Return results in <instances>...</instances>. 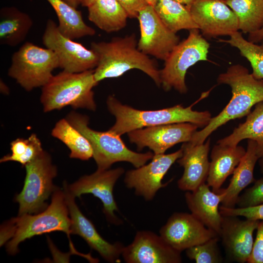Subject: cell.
Wrapping results in <instances>:
<instances>
[{
  "label": "cell",
  "instance_id": "obj_6",
  "mask_svg": "<svg viewBox=\"0 0 263 263\" xmlns=\"http://www.w3.org/2000/svg\"><path fill=\"white\" fill-rule=\"evenodd\" d=\"M66 119L90 142L93 151V157L98 170L108 169L118 162H127L138 168L151 159L154 155L150 151L139 153L130 150L120 135L109 130L100 132L91 129L87 116L72 112Z\"/></svg>",
  "mask_w": 263,
  "mask_h": 263
},
{
  "label": "cell",
  "instance_id": "obj_34",
  "mask_svg": "<svg viewBox=\"0 0 263 263\" xmlns=\"http://www.w3.org/2000/svg\"><path fill=\"white\" fill-rule=\"evenodd\" d=\"M263 204V178L257 180L250 188L239 195L236 202L238 207H252Z\"/></svg>",
  "mask_w": 263,
  "mask_h": 263
},
{
  "label": "cell",
  "instance_id": "obj_33",
  "mask_svg": "<svg viewBox=\"0 0 263 263\" xmlns=\"http://www.w3.org/2000/svg\"><path fill=\"white\" fill-rule=\"evenodd\" d=\"M219 236L190 247L186 250V255L197 263H220L223 257L218 246Z\"/></svg>",
  "mask_w": 263,
  "mask_h": 263
},
{
  "label": "cell",
  "instance_id": "obj_26",
  "mask_svg": "<svg viewBox=\"0 0 263 263\" xmlns=\"http://www.w3.org/2000/svg\"><path fill=\"white\" fill-rule=\"evenodd\" d=\"M46 0L56 12L58 19V29L64 36L74 39L95 34V30L84 21L81 11L63 0Z\"/></svg>",
  "mask_w": 263,
  "mask_h": 263
},
{
  "label": "cell",
  "instance_id": "obj_17",
  "mask_svg": "<svg viewBox=\"0 0 263 263\" xmlns=\"http://www.w3.org/2000/svg\"><path fill=\"white\" fill-rule=\"evenodd\" d=\"M122 257L127 263H180L181 252L160 236L148 230L138 231L132 243L124 246Z\"/></svg>",
  "mask_w": 263,
  "mask_h": 263
},
{
  "label": "cell",
  "instance_id": "obj_4",
  "mask_svg": "<svg viewBox=\"0 0 263 263\" xmlns=\"http://www.w3.org/2000/svg\"><path fill=\"white\" fill-rule=\"evenodd\" d=\"M106 103L108 110L115 117V122L109 130L120 136L139 129L178 123H190L204 128L211 118L208 111H193L192 107L194 104L188 107L177 105L158 110L143 111L123 104L113 95L108 97Z\"/></svg>",
  "mask_w": 263,
  "mask_h": 263
},
{
  "label": "cell",
  "instance_id": "obj_45",
  "mask_svg": "<svg viewBox=\"0 0 263 263\" xmlns=\"http://www.w3.org/2000/svg\"><path fill=\"white\" fill-rule=\"evenodd\" d=\"M261 42H262V44H263V40H262Z\"/></svg>",
  "mask_w": 263,
  "mask_h": 263
},
{
  "label": "cell",
  "instance_id": "obj_15",
  "mask_svg": "<svg viewBox=\"0 0 263 263\" xmlns=\"http://www.w3.org/2000/svg\"><path fill=\"white\" fill-rule=\"evenodd\" d=\"M198 128L192 123H178L148 127L127 133L138 150L148 147L154 154H160L178 143L189 142Z\"/></svg>",
  "mask_w": 263,
  "mask_h": 263
},
{
  "label": "cell",
  "instance_id": "obj_9",
  "mask_svg": "<svg viewBox=\"0 0 263 263\" xmlns=\"http://www.w3.org/2000/svg\"><path fill=\"white\" fill-rule=\"evenodd\" d=\"M25 168L24 186L16 197L19 204L18 215L38 213L44 210L47 207L46 200L56 188L53 181L57 169L48 152L43 150Z\"/></svg>",
  "mask_w": 263,
  "mask_h": 263
},
{
  "label": "cell",
  "instance_id": "obj_5",
  "mask_svg": "<svg viewBox=\"0 0 263 263\" xmlns=\"http://www.w3.org/2000/svg\"><path fill=\"white\" fill-rule=\"evenodd\" d=\"M98 83L94 77V70L80 73L63 71L53 75L42 87L40 102L44 112L68 106L94 111L96 105L93 88Z\"/></svg>",
  "mask_w": 263,
  "mask_h": 263
},
{
  "label": "cell",
  "instance_id": "obj_38",
  "mask_svg": "<svg viewBox=\"0 0 263 263\" xmlns=\"http://www.w3.org/2000/svg\"><path fill=\"white\" fill-rule=\"evenodd\" d=\"M263 39V27L258 31L248 34V39L249 41L254 43H259Z\"/></svg>",
  "mask_w": 263,
  "mask_h": 263
},
{
  "label": "cell",
  "instance_id": "obj_8",
  "mask_svg": "<svg viewBox=\"0 0 263 263\" xmlns=\"http://www.w3.org/2000/svg\"><path fill=\"white\" fill-rule=\"evenodd\" d=\"M209 43L200 33L199 29L189 30L187 38L180 42L173 49L160 70L161 86L165 91L174 89L186 94L185 82L188 70L197 62L207 61Z\"/></svg>",
  "mask_w": 263,
  "mask_h": 263
},
{
  "label": "cell",
  "instance_id": "obj_41",
  "mask_svg": "<svg viewBox=\"0 0 263 263\" xmlns=\"http://www.w3.org/2000/svg\"><path fill=\"white\" fill-rule=\"evenodd\" d=\"M0 91L2 93L7 94L9 93V88L5 84L0 80Z\"/></svg>",
  "mask_w": 263,
  "mask_h": 263
},
{
  "label": "cell",
  "instance_id": "obj_23",
  "mask_svg": "<svg viewBox=\"0 0 263 263\" xmlns=\"http://www.w3.org/2000/svg\"><path fill=\"white\" fill-rule=\"evenodd\" d=\"M246 150L240 146H230L219 144L213 147L207 184L212 190L218 193L227 177L235 169L245 154Z\"/></svg>",
  "mask_w": 263,
  "mask_h": 263
},
{
  "label": "cell",
  "instance_id": "obj_40",
  "mask_svg": "<svg viewBox=\"0 0 263 263\" xmlns=\"http://www.w3.org/2000/svg\"><path fill=\"white\" fill-rule=\"evenodd\" d=\"M98 0H81L80 4L82 6L89 7Z\"/></svg>",
  "mask_w": 263,
  "mask_h": 263
},
{
  "label": "cell",
  "instance_id": "obj_44",
  "mask_svg": "<svg viewBox=\"0 0 263 263\" xmlns=\"http://www.w3.org/2000/svg\"><path fill=\"white\" fill-rule=\"evenodd\" d=\"M156 0H147V1L149 3V4L151 5L152 6L153 5L155 1Z\"/></svg>",
  "mask_w": 263,
  "mask_h": 263
},
{
  "label": "cell",
  "instance_id": "obj_1",
  "mask_svg": "<svg viewBox=\"0 0 263 263\" xmlns=\"http://www.w3.org/2000/svg\"><path fill=\"white\" fill-rule=\"evenodd\" d=\"M218 84L229 85L232 97L217 116L211 117L202 130L196 131L189 141L192 145L204 143L210 134L228 121L247 115L254 105L263 101V79H257L244 66L236 64L220 74Z\"/></svg>",
  "mask_w": 263,
  "mask_h": 263
},
{
  "label": "cell",
  "instance_id": "obj_24",
  "mask_svg": "<svg viewBox=\"0 0 263 263\" xmlns=\"http://www.w3.org/2000/svg\"><path fill=\"white\" fill-rule=\"evenodd\" d=\"M33 25L30 16L15 7H4L0 11V43L16 46L26 38Z\"/></svg>",
  "mask_w": 263,
  "mask_h": 263
},
{
  "label": "cell",
  "instance_id": "obj_2",
  "mask_svg": "<svg viewBox=\"0 0 263 263\" xmlns=\"http://www.w3.org/2000/svg\"><path fill=\"white\" fill-rule=\"evenodd\" d=\"M71 225L64 191L56 188L50 204L44 210L35 214L18 215L2 225L0 245L6 243L8 253L15 255L20 243L35 236L59 231L65 232L69 238Z\"/></svg>",
  "mask_w": 263,
  "mask_h": 263
},
{
  "label": "cell",
  "instance_id": "obj_32",
  "mask_svg": "<svg viewBox=\"0 0 263 263\" xmlns=\"http://www.w3.org/2000/svg\"><path fill=\"white\" fill-rule=\"evenodd\" d=\"M10 149L11 153L2 157L0 162L15 161L24 167L43 150L39 139L34 133L26 139L18 138L13 140Z\"/></svg>",
  "mask_w": 263,
  "mask_h": 263
},
{
  "label": "cell",
  "instance_id": "obj_43",
  "mask_svg": "<svg viewBox=\"0 0 263 263\" xmlns=\"http://www.w3.org/2000/svg\"><path fill=\"white\" fill-rule=\"evenodd\" d=\"M259 164L261 172L263 174V157L259 159Z\"/></svg>",
  "mask_w": 263,
  "mask_h": 263
},
{
  "label": "cell",
  "instance_id": "obj_22",
  "mask_svg": "<svg viewBox=\"0 0 263 263\" xmlns=\"http://www.w3.org/2000/svg\"><path fill=\"white\" fill-rule=\"evenodd\" d=\"M261 158L257 142L248 139L245 153L235 169L230 183L226 188L219 191L224 194L222 206L235 207L241 192L254 181L255 166Z\"/></svg>",
  "mask_w": 263,
  "mask_h": 263
},
{
  "label": "cell",
  "instance_id": "obj_25",
  "mask_svg": "<svg viewBox=\"0 0 263 263\" xmlns=\"http://www.w3.org/2000/svg\"><path fill=\"white\" fill-rule=\"evenodd\" d=\"M87 8L89 19L106 32L118 31L127 24L128 15L117 0H98Z\"/></svg>",
  "mask_w": 263,
  "mask_h": 263
},
{
  "label": "cell",
  "instance_id": "obj_30",
  "mask_svg": "<svg viewBox=\"0 0 263 263\" xmlns=\"http://www.w3.org/2000/svg\"><path fill=\"white\" fill-rule=\"evenodd\" d=\"M236 15L239 30L254 33L263 27V0H224Z\"/></svg>",
  "mask_w": 263,
  "mask_h": 263
},
{
  "label": "cell",
  "instance_id": "obj_7",
  "mask_svg": "<svg viewBox=\"0 0 263 263\" xmlns=\"http://www.w3.org/2000/svg\"><path fill=\"white\" fill-rule=\"evenodd\" d=\"M59 67L57 56L52 50L26 42L15 52L8 74L27 91L43 87Z\"/></svg>",
  "mask_w": 263,
  "mask_h": 263
},
{
  "label": "cell",
  "instance_id": "obj_27",
  "mask_svg": "<svg viewBox=\"0 0 263 263\" xmlns=\"http://www.w3.org/2000/svg\"><path fill=\"white\" fill-rule=\"evenodd\" d=\"M245 139L257 142L261 157H263V101L256 104L253 112L247 115L245 121L240 124L230 135L219 140L218 144L236 146Z\"/></svg>",
  "mask_w": 263,
  "mask_h": 263
},
{
  "label": "cell",
  "instance_id": "obj_42",
  "mask_svg": "<svg viewBox=\"0 0 263 263\" xmlns=\"http://www.w3.org/2000/svg\"><path fill=\"white\" fill-rule=\"evenodd\" d=\"M183 4L187 6L188 8L194 0H173Z\"/></svg>",
  "mask_w": 263,
  "mask_h": 263
},
{
  "label": "cell",
  "instance_id": "obj_39",
  "mask_svg": "<svg viewBox=\"0 0 263 263\" xmlns=\"http://www.w3.org/2000/svg\"><path fill=\"white\" fill-rule=\"evenodd\" d=\"M70 5L73 7L75 8L77 7V6L80 4L81 0H63Z\"/></svg>",
  "mask_w": 263,
  "mask_h": 263
},
{
  "label": "cell",
  "instance_id": "obj_20",
  "mask_svg": "<svg viewBox=\"0 0 263 263\" xmlns=\"http://www.w3.org/2000/svg\"><path fill=\"white\" fill-rule=\"evenodd\" d=\"M210 139L206 143L192 145L183 143L182 156L177 162L184 168L182 177L178 181L179 188L184 191H193L205 183L207 179L210 162L208 159Z\"/></svg>",
  "mask_w": 263,
  "mask_h": 263
},
{
  "label": "cell",
  "instance_id": "obj_16",
  "mask_svg": "<svg viewBox=\"0 0 263 263\" xmlns=\"http://www.w3.org/2000/svg\"><path fill=\"white\" fill-rule=\"evenodd\" d=\"M159 233L167 243L180 252L219 236L191 213L184 212L171 215Z\"/></svg>",
  "mask_w": 263,
  "mask_h": 263
},
{
  "label": "cell",
  "instance_id": "obj_13",
  "mask_svg": "<svg viewBox=\"0 0 263 263\" xmlns=\"http://www.w3.org/2000/svg\"><path fill=\"white\" fill-rule=\"evenodd\" d=\"M124 169L119 167L114 169L100 170L81 177L75 182L67 185L70 193L75 197L91 193L100 199L102 203L103 212L107 220L111 224L119 225L122 221L115 215L118 207L113 195L114 186Z\"/></svg>",
  "mask_w": 263,
  "mask_h": 263
},
{
  "label": "cell",
  "instance_id": "obj_28",
  "mask_svg": "<svg viewBox=\"0 0 263 263\" xmlns=\"http://www.w3.org/2000/svg\"><path fill=\"white\" fill-rule=\"evenodd\" d=\"M153 6L164 24L175 33L198 29L188 8L183 4L173 0H156Z\"/></svg>",
  "mask_w": 263,
  "mask_h": 263
},
{
  "label": "cell",
  "instance_id": "obj_14",
  "mask_svg": "<svg viewBox=\"0 0 263 263\" xmlns=\"http://www.w3.org/2000/svg\"><path fill=\"white\" fill-rule=\"evenodd\" d=\"M183 154L181 149L167 154H154L151 161L147 165L127 171L124 178L126 186L134 189L136 195L146 200L153 199L156 192L167 184L162 181L172 164Z\"/></svg>",
  "mask_w": 263,
  "mask_h": 263
},
{
  "label": "cell",
  "instance_id": "obj_21",
  "mask_svg": "<svg viewBox=\"0 0 263 263\" xmlns=\"http://www.w3.org/2000/svg\"><path fill=\"white\" fill-rule=\"evenodd\" d=\"M203 183L195 190L187 191L185 200L191 213L219 235L222 221L219 204L222 202L224 194L221 191L215 193Z\"/></svg>",
  "mask_w": 263,
  "mask_h": 263
},
{
  "label": "cell",
  "instance_id": "obj_35",
  "mask_svg": "<svg viewBox=\"0 0 263 263\" xmlns=\"http://www.w3.org/2000/svg\"><path fill=\"white\" fill-rule=\"evenodd\" d=\"M219 209L224 216H242L246 219L263 220V204L248 207H227L221 206Z\"/></svg>",
  "mask_w": 263,
  "mask_h": 263
},
{
  "label": "cell",
  "instance_id": "obj_11",
  "mask_svg": "<svg viewBox=\"0 0 263 263\" xmlns=\"http://www.w3.org/2000/svg\"><path fill=\"white\" fill-rule=\"evenodd\" d=\"M137 19L140 30L138 49L165 61L180 42L179 37L164 24L151 5L139 12Z\"/></svg>",
  "mask_w": 263,
  "mask_h": 263
},
{
  "label": "cell",
  "instance_id": "obj_37",
  "mask_svg": "<svg viewBox=\"0 0 263 263\" xmlns=\"http://www.w3.org/2000/svg\"><path fill=\"white\" fill-rule=\"evenodd\" d=\"M126 11L128 18L137 19L139 12L149 3L147 0H117Z\"/></svg>",
  "mask_w": 263,
  "mask_h": 263
},
{
  "label": "cell",
  "instance_id": "obj_18",
  "mask_svg": "<svg viewBox=\"0 0 263 263\" xmlns=\"http://www.w3.org/2000/svg\"><path fill=\"white\" fill-rule=\"evenodd\" d=\"M260 221L222 215L219 236L230 259L240 263L247 262L253 247V233Z\"/></svg>",
  "mask_w": 263,
  "mask_h": 263
},
{
  "label": "cell",
  "instance_id": "obj_3",
  "mask_svg": "<svg viewBox=\"0 0 263 263\" xmlns=\"http://www.w3.org/2000/svg\"><path fill=\"white\" fill-rule=\"evenodd\" d=\"M137 43L134 34L113 38L109 42H92L91 49L98 58L94 70L95 81L98 83L106 78L118 77L130 70L138 69L160 86V70L154 60L138 49Z\"/></svg>",
  "mask_w": 263,
  "mask_h": 263
},
{
  "label": "cell",
  "instance_id": "obj_19",
  "mask_svg": "<svg viewBox=\"0 0 263 263\" xmlns=\"http://www.w3.org/2000/svg\"><path fill=\"white\" fill-rule=\"evenodd\" d=\"M63 191L72 221V234L82 237L93 249L96 251L106 261L120 262L124 245L120 242L111 244L106 241L97 232L92 222L81 212L75 202V197L69 192L66 183Z\"/></svg>",
  "mask_w": 263,
  "mask_h": 263
},
{
  "label": "cell",
  "instance_id": "obj_29",
  "mask_svg": "<svg viewBox=\"0 0 263 263\" xmlns=\"http://www.w3.org/2000/svg\"><path fill=\"white\" fill-rule=\"evenodd\" d=\"M52 135L69 149L70 158L88 160L93 157V149L89 140L67 119H61L56 123Z\"/></svg>",
  "mask_w": 263,
  "mask_h": 263
},
{
  "label": "cell",
  "instance_id": "obj_36",
  "mask_svg": "<svg viewBox=\"0 0 263 263\" xmlns=\"http://www.w3.org/2000/svg\"><path fill=\"white\" fill-rule=\"evenodd\" d=\"M248 263H263V220L260 221Z\"/></svg>",
  "mask_w": 263,
  "mask_h": 263
},
{
  "label": "cell",
  "instance_id": "obj_12",
  "mask_svg": "<svg viewBox=\"0 0 263 263\" xmlns=\"http://www.w3.org/2000/svg\"><path fill=\"white\" fill-rule=\"evenodd\" d=\"M188 8L205 38L229 36L239 30L236 15L224 0H194Z\"/></svg>",
  "mask_w": 263,
  "mask_h": 263
},
{
  "label": "cell",
  "instance_id": "obj_31",
  "mask_svg": "<svg viewBox=\"0 0 263 263\" xmlns=\"http://www.w3.org/2000/svg\"><path fill=\"white\" fill-rule=\"evenodd\" d=\"M229 37L228 39H219L218 41L238 49L241 55L250 63L252 75L257 79H263V44L259 45L245 39L239 31Z\"/></svg>",
  "mask_w": 263,
  "mask_h": 263
},
{
  "label": "cell",
  "instance_id": "obj_10",
  "mask_svg": "<svg viewBox=\"0 0 263 263\" xmlns=\"http://www.w3.org/2000/svg\"><path fill=\"white\" fill-rule=\"evenodd\" d=\"M42 42L46 48L55 53L59 67L64 71L80 73L92 70L97 65L98 56L94 51L64 36L51 19L47 22Z\"/></svg>",
  "mask_w": 263,
  "mask_h": 263
}]
</instances>
